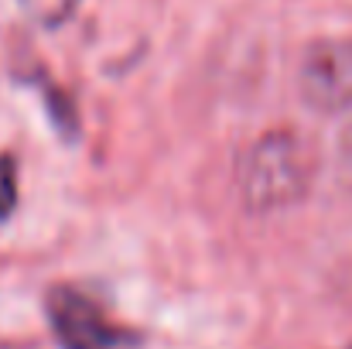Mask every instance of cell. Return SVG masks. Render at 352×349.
I'll list each match as a JSON object with an SVG mask.
<instances>
[{"label": "cell", "mask_w": 352, "mask_h": 349, "mask_svg": "<svg viewBox=\"0 0 352 349\" xmlns=\"http://www.w3.org/2000/svg\"><path fill=\"white\" fill-rule=\"evenodd\" d=\"M311 175V158L305 144L291 134L263 137L243 165V195L253 209L287 206L305 195Z\"/></svg>", "instance_id": "obj_1"}, {"label": "cell", "mask_w": 352, "mask_h": 349, "mask_svg": "<svg viewBox=\"0 0 352 349\" xmlns=\"http://www.w3.org/2000/svg\"><path fill=\"white\" fill-rule=\"evenodd\" d=\"M48 322L62 349H137V336L113 322L100 302L76 288L48 291Z\"/></svg>", "instance_id": "obj_2"}, {"label": "cell", "mask_w": 352, "mask_h": 349, "mask_svg": "<svg viewBox=\"0 0 352 349\" xmlns=\"http://www.w3.org/2000/svg\"><path fill=\"white\" fill-rule=\"evenodd\" d=\"M301 100L318 114H342L352 107V38L311 41L298 65Z\"/></svg>", "instance_id": "obj_3"}, {"label": "cell", "mask_w": 352, "mask_h": 349, "mask_svg": "<svg viewBox=\"0 0 352 349\" xmlns=\"http://www.w3.org/2000/svg\"><path fill=\"white\" fill-rule=\"evenodd\" d=\"M21 7H24V14H28L31 21H38L41 28H62V24L76 14L79 0H21Z\"/></svg>", "instance_id": "obj_4"}, {"label": "cell", "mask_w": 352, "mask_h": 349, "mask_svg": "<svg viewBox=\"0 0 352 349\" xmlns=\"http://www.w3.org/2000/svg\"><path fill=\"white\" fill-rule=\"evenodd\" d=\"M17 206V165L10 154H0V220H7Z\"/></svg>", "instance_id": "obj_5"}, {"label": "cell", "mask_w": 352, "mask_h": 349, "mask_svg": "<svg viewBox=\"0 0 352 349\" xmlns=\"http://www.w3.org/2000/svg\"><path fill=\"white\" fill-rule=\"evenodd\" d=\"M339 175H342V182L352 189V123L342 130V137H339Z\"/></svg>", "instance_id": "obj_6"}]
</instances>
